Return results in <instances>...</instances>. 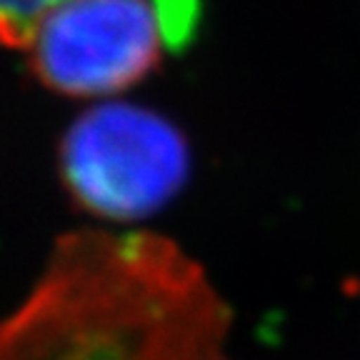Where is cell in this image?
Wrapping results in <instances>:
<instances>
[{
  "instance_id": "cell-3",
  "label": "cell",
  "mask_w": 360,
  "mask_h": 360,
  "mask_svg": "<svg viewBox=\"0 0 360 360\" xmlns=\"http://www.w3.org/2000/svg\"><path fill=\"white\" fill-rule=\"evenodd\" d=\"M63 0H0V48L25 51L30 35Z\"/></svg>"
},
{
  "instance_id": "cell-2",
  "label": "cell",
  "mask_w": 360,
  "mask_h": 360,
  "mask_svg": "<svg viewBox=\"0 0 360 360\" xmlns=\"http://www.w3.org/2000/svg\"><path fill=\"white\" fill-rule=\"evenodd\" d=\"M173 0H63L33 30L25 58L40 85L65 98H110L163 60Z\"/></svg>"
},
{
  "instance_id": "cell-1",
  "label": "cell",
  "mask_w": 360,
  "mask_h": 360,
  "mask_svg": "<svg viewBox=\"0 0 360 360\" xmlns=\"http://www.w3.org/2000/svg\"><path fill=\"white\" fill-rule=\"evenodd\" d=\"M60 180L90 218L138 223L165 210L191 178V148L168 118L101 103L75 118L58 148Z\"/></svg>"
}]
</instances>
